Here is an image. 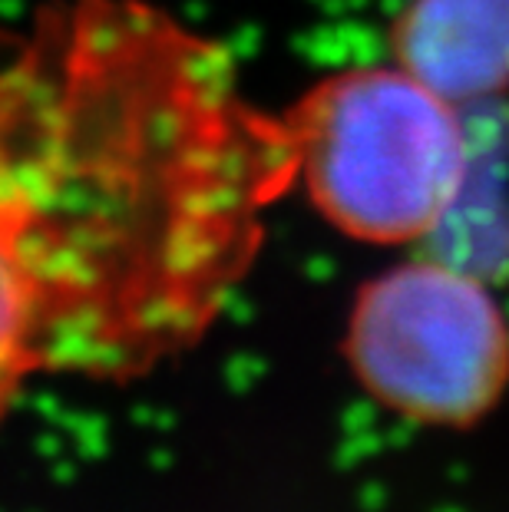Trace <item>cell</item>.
<instances>
[{
  "mask_svg": "<svg viewBox=\"0 0 509 512\" xmlns=\"http://www.w3.org/2000/svg\"><path fill=\"white\" fill-rule=\"evenodd\" d=\"M295 182L285 116L153 0L0 30V423L34 377H143L196 344Z\"/></svg>",
  "mask_w": 509,
  "mask_h": 512,
  "instance_id": "cell-1",
  "label": "cell"
},
{
  "mask_svg": "<svg viewBox=\"0 0 509 512\" xmlns=\"http://www.w3.org/2000/svg\"><path fill=\"white\" fill-rule=\"evenodd\" d=\"M344 361L387 413L463 430L509 387V321L486 281L467 268L410 258L357 288Z\"/></svg>",
  "mask_w": 509,
  "mask_h": 512,
  "instance_id": "cell-3",
  "label": "cell"
},
{
  "mask_svg": "<svg viewBox=\"0 0 509 512\" xmlns=\"http://www.w3.org/2000/svg\"><path fill=\"white\" fill-rule=\"evenodd\" d=\"M391 53L453 106L500 96L509 90V0H407Z\"/></svg>",
  "mask_w": 509,
  "mask_h": 512,
  "instance_id": "cell-4",
  "label": "cell"
},
{
  "mask_svg": "<svg viewBox=\"0 0 509 512\" xmlns=\"http://www.w3.org/2000/svg\"><path fill=\"white\" fill-rule=\"evenodd\" d=\"M308 202L371 245L427 238L467 179L460 106L404 67H344L281 110Z\"/></svg>",
  "mask_w": 509,
  "mask_h": 512,
  "instance_id": "cell-2",
  "label": "cell"
}]
</instances>
